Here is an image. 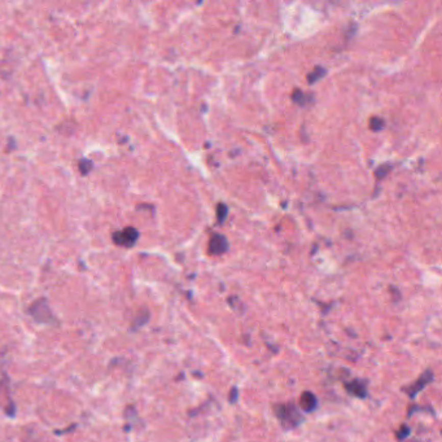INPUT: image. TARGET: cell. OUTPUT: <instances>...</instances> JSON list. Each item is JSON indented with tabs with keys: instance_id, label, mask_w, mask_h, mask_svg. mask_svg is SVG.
Returning a JSON list of instances; mask_svg holds the SVG:
<instances>
[{
	"instance_id": "6",
	"label": "cell",
	"mask_w": 442,
	"mask_h": 442,
	"mask_svg": "<svg viewBox=\"0 0 442 442\" xmlns=\"http://www.w3.org/2000/svg\"><path fill=\"white\" fill-rule=\"evenodd\" d=\"M318 402H316V398L313 393L310 391H305L304 395L301 396V400H300V406L304 408L305 411H313L314 408L316 407Z\"/></svg>"
},
{
	"instance_id": "5",
	"label": "cell",
	"mask_w": 442,
	"mask_h": 442,
	"mask_svg": "<svg viewBox=\"0 0 442 442\" xmlns=\"http://www.w3.org/2000/svg\"><path fill=\"white\" fill-rule=\"evenodd\" d=\"M345 388H347V390L349 391L350 395L355 396V397L364 398L367 396L366 386L359 380H353L350 381V383H347L345 384Z\"/></svg>"
},
{
	"instance_id": "4",
	"label": "cell",
	"mask_w": 442,
	"mask_h": 442,
	"mask_svg": "<svg viewBox=\"0 0 442 442\" xmlns=\"http://www.w3.org/2000/svg\"><path fill=\"white\" fill-rule=\"evenodd\" d=\"M432 379H433V372H431V371L424 372V375H423V376H420L419 380H418L416 383L412 384L411 386H408V388L405 389V390L407 391L410 397H415V396H416L418 393H419V391L422 390V389L424 388L425 385H428V384L431 383Z\"/></svg>"
},
{
	"instance_id": "2",
	"label": "cell",
	"mask_w": 442,
	"mask_h": 442,
	"mask_svg": "<svg viewBox=\"0 0 442 442\" xmlns=\"http://www.w3.org/2000/svg\"><path fill=\"white\" fill-rule=\"evenodd\" d=\"M138 231H136L134 227H127L124 228L122 231H117L113 234V240L114 242L122 247H131L138 240Z\"/></svg>"
},
{
	"instance_id": "11",
	"label": "cell",
	"mask_w": 442,
	"mask_h": 442,
	"mask_svg": "<svg viewBox=\"0 0 442 442\" xmlns=\"http://www.w3.org/2000/svg\"><path fill=\"white\" fill-rule=\"evenodd\" d=\"M389 170H390V166H389V165H384V166H380L378 170H376V177L384 178Z\"/></svg>"
},
{
	"instance_id": "7",
	"label": "cell",
	"mask_w": 442,
	"mask_h": 442,
	"mask_svg": "<svg viewBox=\"0 0 442 442\" xmlns=\"http://www.w3.org/2000/svg\"><path fill=\"white\" fill-rule=\"evenodd\" d=\"M326 76V70H324L323 68H315L311 73L309 74V77H307V79H309L310 83H315L316 81H319L321 78H323V77Z\"/></svg>"
},
{
	"instance_id": "3",
	"label": "cell",
	"mask_w": 442,
	"mask_h": 442,
	"mask_svg": "<svg viewBox=\"0 0 442 442\" xmlns=\"http://www.w3.org/2000/svg\"><path fill=\"white\" fill-rule=\"evenodd\" d=\"M228 248L227 239L223 235L215 234L211 236L210 242H209V253L214 254V256H219V254L225 253Z\"/></svg>"
},
{
	"instance_id": "10",
	"label": "cell",
	"mask_w": 442,
	"mask_h": 442,
	"mask_svg": "<svg viewBox=\"0 0 442 442\" xmlns=\"http://www.w3.org/2000/svg\"><path fill=\"white\" fill-rule=\"evenodd\" d=\"M226 217H227V206L223 205V204H219V205H218V209H217V218H218V220H219V222L222 223L223 220L226 219Z\"/></svg>"
},
{
	"instance_id": "12",
	"label": "cell",
	"mask_w": 442,
	"mask_h": 442,
	"mask_svg": "<svg viewBox=\"0 0 442 442\" xmlns=\"http://www.w3.org/2000/svg\"><path fill=\"white\" fill-rule=\"evenodd\" d=\"M408 433H410V429H408L406 425H402V427L400 428V431L397 432V437L400 439H403L405 437L408 436Z\"/></svg>"
},
{
	"instance_id": "8",
	"label": "cell",
	"mask_w": 442,
	"mask_h": 442,
	"mask_svg": "<svg viewBox=\"0 0 442 442\" xmlns=\"http://www.w3.org/2000/svg\"><path fill=\"white\" fill-rule=\"evenodd\" d=\"M384 127V121L381 118H379V117H372L371 119H370V129L372 130V131H379V130H381Z\"/></svg>"
},
{
	"instance_id": "1",
	"label": "cell",
	"mask_w": 442,
	"mask_h": 442,
	"mask_svg": "<svg viewBox=\"0 0 442 442\" xmlns=\"http://www.w3.org/2000/svg\"><path fill=\"white\" fill-rule=\"evenodd\" d=\"M276 416L279 418L284 428H294L302 422V416L293 405H282L275 407Z\"/></svg>"
},
{
	"instance_id": "9",
	"label": "cell",
	"mask_w": 442,
	"mask_h": 442,
	"mask_svg": "<svg viewBox=\"0 0 442 442\" xmlns=\"http://www.w3.org/2000/svg\"><path fill=\"white\" fill-rule=\"evenodd\" d=\"M293 100H294L297 104L305 105L307 103V96H305L302 91L297 90V91H294V92H293Z\"/></svg>"
}]
</instances>
